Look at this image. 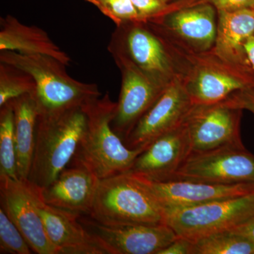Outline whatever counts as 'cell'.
<instances>
[{
    "label": "cell",
    "instance_id": "13",
    "mask_svg": "<svg viewBox=\"0 0 254 254\" xmlns=\"http://www.w3.org/2000/svg\"><path fill=\"white\" fill-rule=\"evenodd\" d=\"M81 222L106 254H158L177 238L173 229L165 223L108 226L92 218Z\"/></svg>",
    "mask_w": 254,
    "mask_h": 254
},
{
    "label": "cell",
    "instance_id": "23",
    "mask_svg": "<svg viewBox=\"0 0 254 254\" xmlns=\"http://www.w3.org/2000/svg\"><path fill=\"white\" fill-rule=\"evenodd\" d=\"M0 108V177L17 179L14 109L11 101Z\"/></svg>",
    "mask_w": 254,
    "mask_h": 254
},
{
    "label": "cell",
    "instance_id": "1",
    "mask_svg": "<svg viewBox=\"0 0 254 254\" xmlns=\"http://www.w3.org/2000/svg\"><path fill=\"white\" fill-rule=\"evenodd\" d=\"M87 115L84 134L72 158L73 165H81L99 180L127 173L144 148L131 149L112 127L117 103L109 93L83 107Z\"/></svg>",
    "mask_w": 254,
    "mask_h": 254
},
{
    "label": "cell",
    "instance_id": "29",
    "mask_svg": "<svg viewBox=\"0 0 254 254\" xmlns=\"http://www.w3.org/2000/svg\"><path fill=\"white\" fill-rule=\"evenodd\" d=\"M213 5L217 11L254 8V0H208Z\"/></svg>",
    "mask_w": 254,
    "mask_h": 254
},
{
    "label": "cell",
    "instance_id": "7",
    "mask_svg": "<svg viewBox=\"0 0 254 254\" xmlns=\"http://www.w3.org/2000/svg\"><path fill=\"white\" fill-rule=\"evenodd\" d=\"M168 180L220 185L254 184V155L244 144L223 145L207 151L191 153Z\"/></svg>",
    "mask_w": 254,
    "mask_h": 254
},
{
    "label": "cell",
    "instance_id": "33",
    "mask_svg": "<svg viewBox=\"0 0 254 254\" xmlns=\"http://www.w3.org/2000/svg\"><path fill=\"white\" fill-rule=\"evenodd\" d=\"M161 1H163L165 4H170V1H173V0H161Z\"/></svg>",
    "mask_w": 254,
    "mask_h": 254
},
{
    "label": "cell",
    "instance_id": "12",
    "mask_svg": "<svg viewBox=\"0 0 254 254\" xmlns=\"http://www.w3.org/2000/svg\"><path fill=\"white\" fill-rule=\"evenodd\" d=\"M193 104L185 78L175 76L125 141L131 149L145 148L157 138L180 126Z\"/></svg>",
    "mask_w": 254,
    "mask_h": 254
},
{
    "label": "cell",
    "instance_id": "19",
    "mask_svg": "<svg viewBox=\"0 0 254 254\" xmlns=\"http://www.w3.org/2000/svg\"><path fill=\"white\" fill-rule=\"evenodd\" d=\"M0 27V51L44 55L53 57L66 66L70 65V57L42 28L23 24L11 15L1 18Z\"/></svg>",
    "mask_w": 254,
    "mask_h": 254
},
{
    "label": "cell",
    "instance_id": "18",
    "mask_svg": "<svg viewBox=\"0 0 254 254\" xmlns=\"http://www.w3.org/2000/svg\"><path fill=\"white\" fill-rule=\"evenodd\" d=\"M216 11L208 1L193 3L166 15L165 22L195 49L206 51L215 46L216 41Z\"/></svg>",
    "mask_w": 254,
    "mask_h": 254
},
{
    "label": "cell",
    "instance_id": "9",
    "mask_svg": "<svg viewBox=\"0 0 254 254\" xmlns=\"http://www.w3.org/2000/svg\"><path fill=\"white\" fill-rule=\"evenodd\" d=\"M210 58L200 60L184 78L193 105L220 103L235 92L254 87L252 66L227 63L217 55L216 59Z\"/></svg>",
    "mask_w": 254,
    "mask_h": 254
},
{
    "label": "cell",
    "instance_id": "3",
    "mask_svg": "<svg viewBox=\"0 0 254 254\" xmlns=\"http://www.w3.org/2000/svg\"><path fill=\"white\" fill-rule=\"evenodd\" d=\"M86 125L83 108L51 118H38L28 181L40 188L54 182L74 156Z\"/></svg>",
    "mask_w": 254,
    "mask_h": 254
},
{
    "label": "cell",
    "instance_id": "21",
    "mask_svg": "<svg viewBox=\"0 0 254 254\" xmlns=\"http://www.w3.org/2000/svg\"><path fill=\"white\" fill-rule=\"evenodd\" d=\"M14 113L17 175L26 180L29 175L35 148L38 112L33 95L11 100Z\"/></svg>",
    "mask_w": 254,
    "mask_h": 254
},
{
    "label": "cell",
    "instance_id": "4",
    "mask_svg": "<svg viewBox=\"0 0 254 254\" xmlns=\"http://www.w3.org/2000/svg\"><path fill=\"white\" fill-rule=\"evenodd\" d=\"M108 226L164 223L163 207L131 174H119L100 180L90 214Z\"/></svg>",
    "mask_w": 254,
    "mask_h": 254
},
{
    "label": "cell",
    "instance_id": "22",
    "mask_svg": "<svg viewBox=\"0 0 254 254\" xmlns=\"http://www.w3.org/2000/svg\"><path fill=\"white\" fill-rule=\"evenodd\" d=\"M192 254H254V242L233 230H224L193 242Z\"/></svg>",
    "mask_w": 254,
    "mask_h": 254
},
{
    "label": "cell",
    "instance_id": "16",
    "mask_svg": "<svg viewBox=\"0 0 254 254\" xmlns=\"http://www.w3.org/2000/svg\"><path fill=\"white\" fill-rule=\"evenodd\" d=\"M36 203L47 235L58 254H106L81 216L46 204L36 186Z\"/></svg>",
    "mask_w": 254,
    "mask_h": 254
},
{
    "label": "cell",
    "instance_id": "14",
    "mask_svg": "<svg viewBox=\"0 0 254 254\" xmlns=\"http://www.w3.org/2000/svg\"><path fill=\"white\" fill-rule=\"evenodd\" d=\"M131 175L163 209L185 208L254 193V184L220 185L188 180L159 182Z\"/></svg>",
    "mask_w": 254,
    "mask_h": 254
},
{
    "label": "cell",
    "instance_id": "30",
    "mask_svg": "<svg viewBox=\"0 0 254 254\" xmlns=\"http://www.w3.org/2000/svg\"><path fill=\"white\" fill-rule=\"evenodd\" d=\"M193 242L184 237H177L170 245L158 254H192Z\"/></svg>",
    "mask_w": 254,
    "mask_h": 254
},
{
    "label": "cell",
    "instance_id": "2",
    "mask_svg": "<svg viewBox=\"0 0 254 254\" xmlns=\"http://www.w3.org/2000/svg\"><path fill=\"white\" fill-rule=\"evenodd\" d=\"M0 52V63L17 66L34 78L36 91L33 96L38 118L58 116L68 110L83 108L102 95L96 84L74 79L66 71V65L53 57Z\"/></svg>",
    "mask_w": 254,
    "mask_h": 254
},
{
    "label": "cell",
    "instance_id": "11",
    "mask_svg": "<svg viewBox=\"0 0 254 254\" xmlns=\"http://www.w3.org/2000/svg\"><path fill=\"white\" fill-rule=\"evenodd\" d=\"M1 208L18 227L33 253L58 254L50 242L36 203V186L27 179L0 177Z\"/></svg>",
    "mask_w": 254,
    "mask_h": 254
},
{
    "label": "cell",
    "instance_id": "28",
    "mask_svg": "<svg viewBox=\"0 0 254 254\" xmlns=\"http://www.w3.org/2000/svg\"><path fill=\"white\" fill-rule=\"evenodd\" d=\"M223 102L232 108L248 110L254 116V87L235 92Z\"/></svg>",
    "mask_w": 254,
    "mask_h": 254
},
{
    "label": "cell",
    "instance_id": "10",
    "mask_svg": "<svg viewBox=\"0 0 254 254\" xmlns=\"http://www.w3.org/2000/svg\"><path fill=\"white\" fill-rule=\"evenodd\" d=\"M243 110L225 102L193 105L184 120L191 153L207 151L230 144H244L241 137Z\"/></svg>",
    "mask_w": 254,
    "mask_h": 254
},
{
    "label": "cell",
    "instance_id": "27",
    "mask_svg": "<svg viewBox=\"0 0 254 254\" xmlns=\"http://www.w3.org/2000/svg\"><path fill=\"white\" fill-rule=\"evenodd\" d=\"M141 21L158 17L168 11L170 4L161 0H131Z\"/></svg>",
    "mask_w": 254,
    "mask_h": 254
},
{
    "label": "cell",
    "instance_id": "15",
    "mask_svg": "<svg viewBox=\"0 0 254 254\" xmlns=\"http://www.w3.org/2000/svg\"><path fill=\"white\" fill-rule=\"evenodd\" d=\"M188 132L183 123L157 138L137 157L128 173L153 181H167L191 153Z\"/></svg>",
    "mask_w": 254,
    "mask_h": 254
},
{
    "label": "cell",
    "instance_id": "20",
    "mask_svg": "<svg viewBox=\"0 0 254 254\" xmlns=\"http://www.w3.org/2000/svg\"><path fill=\"white\" fill-rule=\"evenodd\" d=\"M218 13L215 54L227 63L251 66L244 44L254 33V8Z\"/></svg>",
    "mask_w": 254,
    "mask_h": 254
},
{
    "label": "cell",
    "instance_id": "5",
    "mask_svg": "<svg viewBox=\"0 0 254 254\" xmlns=\"http://www.w3.org/2000/svg\"><path fill=\"white\" fill-rule=\"evenodd\" d=\"M164 223L177 237L194 241L231 230L254 215V193L185 208L163 209Z\"/></svg>",
    "mask_w": 254,
    "mask_h": 254
},
{
    "label": "cell",
    "instance_id": "32",
    "mask_svg": "<svg viewBox=\"0 0 254 254\" xmlns=\"http://www.w3.org/2000/svg\"><path fill=\"white\" fill-rule=\"evenodd\" d=\"M244 50L249 63L254 70V33L245 42Z\"/></svg>",
    "mask_w": 254,
    "mask_h": 254
},
{
    "label": "cell",
    "instance_id": "25",
    "mask_svg": "<svg viewBox=\"0 0 254 254\" xmlns=\"http://www.w3.org/2000/svg\"><path fill=\"white\" fill-rule=\"evenodd\" d=\"M33 253L18 227L0 208V254H31Z\"/></svg>",
    "mask_w": 254,
    "mask_h": 254
},
{
    "label": "cell",
    "instance_id": "26",
    "mask_svg": "<svg viewBox=\"0 0 254 254\" xmlns=\"http://www.w3.org/2000/svg\"><path fill=\"white\" fill-rule=\"evenodd\" d=\"M94 5L117 26L130 21H141L131 0H86Z\"/></svg>",
    "mask_w": 254,
    "mask_h": 254
},
{
    "label": "cell",
    "instance_id": "17",
    "mask_svg": "<svg viewBox=\"0 0 254 254\" xmlns=\"http://www.w3.org/2000/svg\"><path fill=\"white\" fill-rule=\"evenodd\" d=\"M100 180L81 165L66 168L48 187L40 188L46 204L81 216L91 213Z\"/></svg>",
    "mask_w": 254,
    "mask_h": 254
},
{
    "label": "cell",
    "instance_id": "24",
    "mask_svg": "<svg viewBox=\"0 0 254 254\" xmlns=\"http://www.w3.org/2000/svg\"><path fill=\"white\" fill-rule=\"evenodd\" d=\"M36 83L30 73L21 68L0 63V107L26 94L34 95Z\"/></svg>",
    "mask_w": 254,
    "mask_h": 254
},
{
    "label": "cell",
    "instance_id": "6",
    "mask_svg": "<svg viewBox=\"0 0 254 254\" xmlns=\"http://www.w3.org/2000/svg\"><path fill=\"white\" fill-rule=\"evenodd\" d=\"M147 24L136 21L117 26L108 50L122 53L150 79L166 88L177 75L163 40Z\"/></svg>",
    "mask_w": 254,
    "mask_h": 254
},
{
    "label": "cell",
    "instance_id": "8",
    "mask_svg": "<svg viewBox=\"0 0 254 254\" xmlns=\"http://www.w3.org/2000/svg\"><path fill=\"white\" fill-rule=\"evenodd\" d=\"M109 52L122 75L121 91L112 127L125 142L167 87L164 88L152 81L122 53L114 50Z\"/></svg>",
    "mask_w": 254,
    "mask_h": 254
},
{
    "label": "cell",
    "instance_id": "31",
    "mask_svg": "<svg viewBox=\"0 0 254 254\" xmlns=\"http://www.w3.org/2000/svg\"><path fill=\"white\" fill-rule=\"evenodd\" d=\"M231 230L247 237L254 242V215Z\"/></svg>",
    "mask_w": 254,
    "mask_h": 254
}]
</instances>
